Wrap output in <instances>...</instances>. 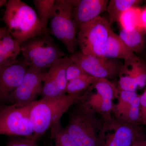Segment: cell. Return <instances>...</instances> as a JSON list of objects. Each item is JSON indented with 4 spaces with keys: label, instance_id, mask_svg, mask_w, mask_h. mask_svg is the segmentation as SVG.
Returning <instances> with one entry per match:
<instances>
[{
    "label": "cell",
    "instance_id": "cell-1",
    "mask_svg": "<svg viewBox=\"0 0 146 146\" xmlns=\"http://www.w3.org/2000/svg\"><path fill=\"white\" fill-rule=\"evenodd\" d=\"M82 94L44 97L34 102L30 112L33 141L36 142L49 129L60 124L63 114L72 106L78 103Z\"/></svg>",
    "mask_w": 146,
    "mask_h": 146
},
{
    "label": "cell",
    "instance_id": "cell-2",
    "mask_svg": "<svg viewBox=\"0 0 146 146\" xmlns=\"http://www.w3.org/2000/svg\"><path fill=\"white\" fill-rule=\"evenodd\" d=\"M3 20L11 35L21 45L43 33L36 11L21 0L8 1Z\"/></svg>",
    "mask_w": 146,
    "mask_h": 146
},
{
    "label": "cell",
    "instance_id": "cell-14",
    "mask_svg": "<svg viewBox=\"0 0 146 146\" xmlns=\"http://www.w3.org/2000/svg\"><path fill=\"white\" fill-rule=\"evenodd\" d=\"M107 0H74L72 17L76 28L93 21L107 9Z\"/></svg>",
    "mask_w": 146,
    "mask_h": 146
},
{
    "label": "cell",
    "instance_id": "cell-7",
    "mask_svg": "<svg viewBox=\"0 0 146 146\" xmlns=\"http://www.w3.org/2000/svg\"><path fill=\"white\" fill-rule=\"evenodd\" d=\"M33 102L27 104H13L1 108L0 135L22 136L33 140L30 112Z\"/></svg>",
    "mask_w": 146,
    "mask_h": 146
},
{
    "label": "cell",
    "instance_id": "cell-18",
    "mask_svg": "<svg viewBox=\"0 0 146 146\" xmlns=\"http://www.w3.org/2000/svg\"><path fill=\"white\" fill-rule=\"evenodd\" d=\"M121 72L125 73L136 80L138 86L143 88L146 84V66L145 63L136 55L125 60V63L121 69Z\"/></svg>",
    "mask_w": 146,
    "mask_h": 146
},
{
    "label": "cell",
    "instance_id": "cell-6",
    "mask_svg": "<svg viewBox=\"0 0 146 146\" xmlns=\"http://www.w3.org/2000/svg\"><path fill=\"white\" fill-rule=\"evenodd\" d=\"M111 29L109 22L101 16L81 25L77 36L80 52L104 57Z\"/></svg>",
    "mask_w": 146,
    "mask_h": 146
},
{
    "label": "cell",
    "instance_id": "cell-12",
    "mask_svg": "<svg viewBox=\"0 0 146 146\" xmlns=\"http://www.w3.org/2000/svg\"><path fill=\"white\" fill-rule=\"evenodd\" d=\"M116 101L112 107L113 117L126 122L140 125V96L136 92L119 90V96Z\"/></svg>",
    "mask_w": 146,
    "mask_h": 146
},
{
    "label": "cell",
    "instance_id": "cell-10",
    "mask_svg": "<svg viewBox=\"0 0 146 146\" xmlns=\"http://www.w3.org/2000/svg\"><path fill=\"white\" fill-rule=\"evenodd\" d=\"M46 72L29 68L23 81L9 102L12 104H27L36 101V97L42 93Z\"/></svg>",
    "mask_w": 146,
    "mask_h": 146
},
{
    "label": "cell",
    "instance_id": "cell-20",
    "mask_svg": "<svg viewBox=\"0 0 146 146\" xmlns=\"http://www.w3.org/2000/svg\"><path fill=\"white\" fill-rule=\"evenodd\" d=\"M140 2L137 0H111L108 2L107 9L110 25L119 22L121 15L131 7H136Z\"/></svg>",
    "mask_w": 146,
    "mask_h": 146
},
{
    "label": "cell",
    "instance_id": "cell-5",
    "mask_svg": "<svg viewBox=\"0 0 146 146\" xmlns=\"http://www.w3.org/2000/svg\"><path fill=\"white\" fill-rule=\"evenodd\" d=\"M73 6L74 0H55L50 19L52 35L72 54L78 46L77 28L72 17Z\"/></svg>",
    "mask_w": 146,
    "mask_h": 146
},
{
    "label": "cell",
    "instance_id": "cell-23",
    "mask_svg": "<svg viewBox=\"0 0 146 146\" xmlns=\"http://www.w3.org/2000/svg\"><path fill=\"white\" fill-rule=\"evenodd\" d=\"M141 10L140 8L134 7L124 11L119 19V22L121 29L127 30L138 29L141 30L139 27V18Z\"/></svg>",
    "mask_w": 146,
    "mask_h": 146
},
{
    "label": "cell",
    "instance_id": "cell-22",
    "mask_svg": "<svg viewBox=\"0 0 146 146\" xmlns=\"http://www.w3.org/2000/svg\"><path fill=\"white\" fill-rule=\"evenodd\" d=\"M98 79L99 78L94 77L85 73L79 77L68 82L66 94L74 95L82 94L95 83Z\"/></svg>",
    "mask_w": 146,
    "mask_h": 146
},
{
    "label": "cell",
    "instance_id": "cell-21",
    "mask_svg": "<svg viewBox=\"0 0 146 146\" xmlns=\"http://www.w3.org/2000/svg\"><path fill=\"white\" fill-rule=\"evenodd\" d=\"M55 0H33L37 17L42 26L43 33H48L47 26Z\"/></svg>",
    "mask_w": 146,
    "mask_h": 146
},
{
    "label": "cell",
    "instance_id": "cell-17",
    "mask_svg": "<svg viewBox=\"0 0 146 146\" xmlns=\"http://www.w3.org/2000/svg\"><path fill=\"white\" fill-rule=\"evenodd\" d=\"M135 55L134 53L128 49L119 35L110 29L106 43L104 57L126 60Z\"/></svg>",
    "mask_w": 146,
    "mask_h": 146
},
{
    "label": "cell",
    "instance_id": "cell-3",
    "mask_svg": "<svg viewBox=\"0 0 146 146\" xmlns=\"http://www.w3.org/2000/svg\"><path fill=\"white\" fill-rule=\"evenodd\" d=\"M65 130L78 146H101L104 120L89 108L78 103Z\"/></svg>",
    "mask_w": 146,
    "mask_h": 146
},
{
    "label": "cell",
    "instance_id": "cell-25",
    "mask_svg": "<svg viewBox=\"0 0 146 146\" xmlns=\"http://www.w3.org/2000/svg\"><path fill=\"white\" fill-rule=\"evenodd\" d=\"M119 76L117 87L119 90L136 92L138 85L134 79L121 71Z\"/></svg>",
    "mask_w": 146,
    "mask_h": 146
},
{
    "label": "cell",
    "instance_id": "cell-30",
    "mask_svg": "<svg viewBox=\"0 0 146 146\" xmlns=\"http://www.w3.org/2000/svg\"><path fill=\"white\" fill-rule=\"evenodd\" d=\"M23 139L13 140L7 146H21Z\"/></svg>",
    "mask_w": 146,
    "mask_h": 146
},
{
    "label": "cell",
    "instance_id": "cell-24",
    "mask_svg": "<svg viewBox=\"0 0 146 146\" xmlns=\"http://www.w3.org/2000/svg\"><path fill=\"white\" fill-rule=\"evenodd\" d=\"M51 137L54 141L53 146H78L60 124L51 128Z\"/></svg>",
    "mask_w": 146,
    "mask_h": 146
},
{
    "label": "cell",
    "instance_id": "cell-31",
    "mask_svg": "<svg viewBox=\"0 0 146 146\" xmlns=\"http://www.w3.org/2000/svg\"><path fill=\"white\" fill-rule=\"evenodd\" d=\"M132 146H146V138L138 141Z\"/></svg>",
    "mask_w": 146,
    "mask_h": 146
},
{
    "label": "cell",
    "instance_id": "cell-16",
    "mask_svg": "<svg viewBox=\"0 0 146 146\" xmlns=\"http://www.w3.org/2000/svg\"><path fill=\"white\" fill-rule=\"evenodd\" d=\"M21 53V45L4 27L0 33V68L17 63V57Z\"/></svg>",
    "mask_w": 146,
    "mask_h": 146
},
{
    "label": "cell",
    "instance_id": "cell-33",
    "mask_svg": "<svg viewBox=\"0 0 146 146\" xmlns=\"http://www.w3.org/2000/svg\"><path fill=\"white\" fill-rule=\"evenodd\" d=\"M4 27H0V33L2 31Z\"/></svg>",
    "mask_w": 146,
    "mask_h": 146
},
{
    "label": "cell",
    "instance_id": "cell-15",
    "mask_svg": "<svg viewBox=\"0 0 146 146\" xmlns=\"http://www.w3.org/2000/svg\"><path fill=\"white\" fill-rule=\"evenodd\" d=\"M91 86L99 94L102 100L101 117L104 120L111 117L114 101L119 96L117 86L110 80L103 78L98 79Z\"/></svg>",
    "mask_w": 146,
    "mask_h": 146
},
{
    "label": "cell",
    "instance_id": "cell-13",
    "mask_svg": "<svg viewBox=\"0 0 146 146\" xmlns=\"http://www.w3.org/2000/svg\"><path fill=\"white\" fill-rule=\"evenodd\" d=\"M28 68L23 60L0 68V101L9 102L23 81Z\"/></svg>",
    "mask_w": 146,
    "mask_h": 146
},
{
    "label": "cell",
    "instance_id": "cell-19",
    "mask_svg": "<svg viewBox=\"0 0 146 146\" xmlns=\"http://www.w3.org/2000/svg\"><path fill=\"white\" fill-rule=\"evenodd\" d=\"M118 35L125 46L131 52H140L143 48L144 40L141 30L121 29Z\"/></svg>",
    "mask_w": 146,
    "mask_h": 146
},
{
    "label": "cell",
    "instance_id": "cell-11",
    "mask_svg": "<svg viewBox=\"0 0 146 146\" xmlns=\"http://www.w3.org/2000/svg\"><path fill=\"white\" fill-rule=\"evenodd\" d=\"M71 62L70 58L65 56L58 60L46 72L41 94L42 98L57 97L66 94L68 84L66 70Z\"/></svg>",
    "mask_w": 146,
    "mask_h": 146
},
{
    "label": "cell",
    "instance_id": "cell-28",
    "mask_svg": "<svg viewBox=\"0 0 146 146\" xmlns=\"http://www.w3.org/2000/svg\"><path fill=\"white\" fill-rule=\"evenodd\" d=\"M139 27L141 30L146 31V7L141 9L139 18Z\"/></svg>",
    "mask_w": 146,
    "mask_h": 146
},
{
    "label": "cell",
    "instance_id": "cell-27",
    "mask_svg": "<svg viewBox=\"0 0 146 146\" xmlns=\"http://www.w3.org/2000/svg\"><path fill=\"white\" fill-rule=\"evenodd\" d=\"M139 125L145 126L146 127V89L140 96Z\"/></svg>",
    "mask_w": 146,
    "mask_h": 146
},
{
    "label": "cell",
    "instance_id": "cell-9",
    "mask_svg": "<svg viewBox=\"0 0 146 146\" xmlns=\"http://www.w3.org/2000/svg\"><path fill=\"white\" fill-rule=\"evenodd\" d=\"M70 58L87 74L109 80L119 76L123 65L116 59L85 54L80 52L72 54Z\"/></svg>",
    "mask_w": 146,
    "mask_h": 146
},
{
    "label": "cell",
    "instance_id": "cell-34",
    "mask_svg": "<svg viewBox=\"0 0 146 146\" xmlns=\"http://www.w3.org/2000/svg\"><path fill=\"white\" fill-rule=\"evenodd\" d=\"M145 64L146 66V63H145Z\"/></svg>",
    "mask_w": 146,
    "mask_h": 146
},
{
    "label": "cell",
    "instance_id": "cell-4",
    "mask_svg": "<svg viewBox=\"0 0 146 146\" xmlns=\"http://www.w3.org/2000/svg\"><path fill=\"white\" fill-rule=\"evenodd\" d=\"M23 60L30 68L44 72L66 56L48 33L28 39L21 45Z\"/></svg>",
    "mask_w": 146,
    "mask_h": 146
},
{
    "label": "cell",
    "instance_id": "cell-26",
    "mask_svg": "<svg viewBox=\"0 0 146 146\" xmlns=\"http://www.w3.org/2000/svg\"><path fill=\"white\" fill-rule=\"evenodd\" d=\"M86 73L82 68L72 60L66 70V77L68 82L79 77Z\"/></svg>",
    "mask_w": 146,
    "mask_h": 146
},
{
    "label": "cell",
    "instance_id": "cell-32",
    "mask_svg": "<svg viewBox=\"0 0 146 146\" xmlns=\"http://www.w3.org/2000/svg\"><path fill=\"white\" fill-rule=\"evenodd\" d=\"M8 1L7 0H0V9L3 7L6 6Z\"/></svg>",
    "mask_w": 146,
    "mask_h": 146
},
{
    "label": "cell",
    "instance_id": "cell-35",
    "mask_svg": "<svg viewBox=\"0 0 146 146\" xmlns=\"http://www.w3.org/2000/svg\"></svg>",
    "mask_w": 146,
    "mask_h": 146
},
{
    "label": "cell",
    "instance_id": "cell-29",
    "mask_svg": "<svg viewBox=\"0 0 146 146\" xmlns=\"http://www.w3.org/2000/svg\"><path fill=\"white\" fill-rule=\"evenodd\" d=\"M21 146H39L37 145L36 142L32 139L23 138Z\"/></svg>",
    "mask_w": 146,
    "mask_h": 146
},
{
    "label": "cell",
    "instance_id": "cell-8",
    "mask_svg": "<svg viewBox=\"0 0 146 146\" xmlns=\"http://www.w3.org/2000/svg\"><path fill=\"white\" fill-rule=\"evenodd\" d=\"M146 138L139 125L112 116L104 120L101 135V146H132Z\"/></svg>",
    "mask_w": 146,
    "mask_h": 146
}]
</instances>
